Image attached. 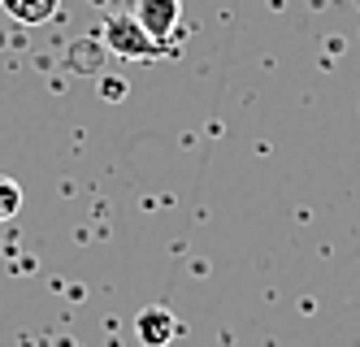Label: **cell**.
<instances>
[{
  "instance_id": "cell-1",
  "label": "cell",
  "mask_w": 360,
  "mask_h": 347,
  "mask_svg": "<svg viewBox=\"0 0 360 347\" xmlns=\"http://www.w3.org/2000/svg\"><path fill=\"white\" fill-rule=\"evenodd\" d=\"M100 44H105L113 57H122V61H157L165 52V44L152 39L131 13H113L105 26H100Z\"/></svg>"
},
{
  "instance_id": "cell-2",
  "label": "cell",
  "mask_w": 360,
  "mask_h": 347,
  "mask_svg": "<svg viewBox=\"0 0 360 347\" xmlns=\"http://www.w3.org/2000/svg\"><path fill=\"white\" fill-rule=\"evenodd\" d=\"M131 18H135L157 44H169V39L178 35V22H183V0H135Z\"/></svg>"
},
{
  "instance_id": "cell-3",
  "label": "cell",
  "mask_w": 360,
  "mask_h": 347,
  "mask_svg": "<svg viewBox=\"0 0 360 347\" xmlns=\"http://www.w3.org/2000/svg\"><path fill=\"white\" fill-rule=\"evenodd\" d=\"M135 334H139L143 347H169L174 334H178V322H174V313H165V308L152 304V308H143L135 317Z\"/></svg>"
},
{
  "instance_id": "cell-4",
  "label": "cell",
  "mask_w": 360,
  "mask_h": 347,
  "mask_svg": "<svg viewBox=\"0 0 360 347\" xmlns=\"http://www.w3.org/2000/svg\"><path fill=\"white\" fill-rule=\"evenodd\" d=\"M0 9H5L13 22H22V26H44V22L57 18L61 0H0Z\"/></svg>"
},
{
  "instance_id": "cell-5",
  "label": "cell",
  "mask_w": 360,
  "mask_h": 347,
  "mask_svg": "<svg viewBox=\"0 0 360 347\" xmlns=\"http://www.w3.org/2000/svg\"><path fill=\"white\" fill-rule=\"evenodd\" d=\"M18 204H22V191H18V182L0 178V222H5V217H13V213H18Z\"/></svg>"
}]
</instances>
